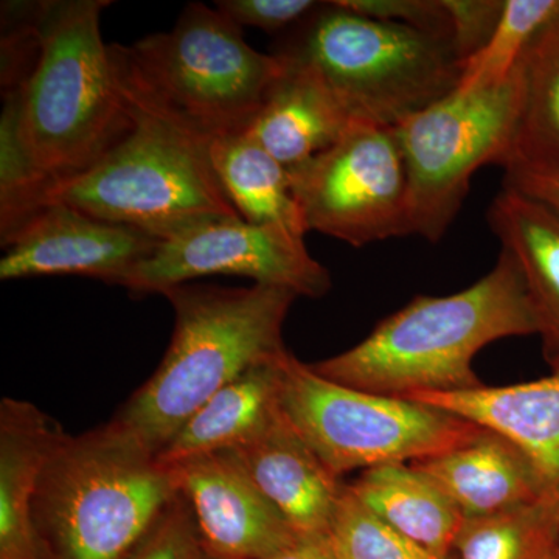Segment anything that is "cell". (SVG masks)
Wrapping results in <instances>:
<instances>
[{
    "mask_svg": "<svg viewBox=\"0 0 559 559\" xmlns=\"http://www.w3.org/2000/svg\"><path fill=\"white\" fill-rule=\"evenodd\" d=\"M108 0L35 3L36 46L5 92L0 143L14 146L40 191L90 168L132 127L100 17ZM35 201V207H36Z\"/></svg>",
    "mask_w": 559,
    "mask_h": 559,
    "instance_id": "6da1fadb",
    "label": "cell"
},
{
    "mask_svg": "<svg viewBox=\"0 0 559 559\" xmlns=\"http://www.w3.org/2000/svg\"><path fill=\"white\" fill-rule=\"evenodd\" d=\"M322 2L314 0H219L216 9L235 24L266 33H288L314 13Z\"/></svg>",
    "mask_w": 559,
    "mask_h": 559,
    "instance_id": "f1b7e54d",
    "label": "cell"
},
{
    "mask_svg": "<svg viewBox=\"0 0 559 559\" xmlns=\"http://www.w3.org/2000/svg\"><path fill=\"white\" fill-rule=\"evenodd\" d=\"M202 554L193 511L179 495L127 559H200Z\"/></svg>",
    "mask_w": 559,
    "mask_h": 559,
    "instance_id": "4316f807",
    "label": "cell"
},
{
    "mask_svg": "<svg viewBox=\"0 0 559 559\" xmlns=\"http://www.w3.org/2000/svg\"><path fill=\"white\" fill-rule=\"evenodd\" d=\"M522 60L500 83L451 92L395 130L409 180L411 235L439 242L462 209L471 178L509 164L522 106Z\"/></svg>",
    "mask_w": 559,
    "mask_h": 559,
    "instance_id": "9c48e42d",
    "label": "cell"
},
{
    "mask_svg": "<svg viewBox=\"0 0 559 559\" xmlns=\"http://www.w3.org/2000/svg\"><path fill=\"white\" fill-rule=\"evenodd\" d=\"M307 70L355 123L395 128L457 90L451 38L322 2L275 53Z\"/></svg>",
    "mask_w": 559,
    "mask_h": 559,
    "instance_id": "8992f818",
    "label": "cell"
},
{
    "mask_svg": "<svg viewBox=\"0 0 559 559\" xmlns=\"http://www.w3.org/2000/svg\"><path fill=\"white\" fill-rule=\"evenodd\" d=\"M179 495L173 469L112 419L61 433L33 510L53 559H127Z\"/></svg>",
    "mask_w": 559,
    "mask_h": 559,
    "instance_id": "5b68a950",
    "label": "cell"
},
{
    "mask_svg": "<svg viewBox=\"0 0 559 559\" xmlns=\"http://www.w3.org/2000/svg\"><path fill=\"white\" fill-rule=\"evenodd\" d=\"M380 520L439 559H451L463 514L423 471L412 463H388L362 471L348 485Z\"/></svg>",
    "mask_w": 559,
    "mask_h": 559,
    "instance_id": "44dd1931",
    "label": "cell"
},
{
    "mask_svg": "<svg viewBox=\"0 0 559 559\" xmlns=\"http://www.w3.org/2000/svg\"><path fill=\"white\" fill-rule=\"evenodd\" d=\"M288 353L257 364L194 412L157 452L162 465L175 466L213 452L234 451L263 432L282 412L280 380Z\"/></svg>",
    "mask_w": 559,
    "mask_h": 559,
    "instance_id": "ac0fdd59",
    "label": "cell"
},
{
    "mask_svg": "<svg viewBox=\"0 0 559 559\" xmlns=\"http://www.w3.org/2000/svg\"><path fill=\"white\" fill-rule=\"evenodd\" d=\"M559 14V0H506L491 38L462 62L457 91L500 83L520 64L530 44Z\"/></svg>",
    "mask_w": 559,
    "mask_h": 559,
    "instance_id": "d4e9b609",
    "label": "cell"
},
{
    "mask_svg": "<svg viewBox=\"0 0 559 559\" xmlns=\"http://www.w3.org/2000/svg\"><path fill=\"white\" fill-rule=\"evenodd\" d=\"M488 221L520 267L549 362L559 356V216L540 202L506 189L492 201Z\"/></svg>",
    "mask_w": 559,
    "mask_h": 559,
    "instance_id": "ffe728a7",
    "label": "cell"
},
{
    "mask_svg": "<svg viewBox=\"0 0 559 559\" xmlns=\"http://www.w3.org/2000/svg\"><path fill=\"white\" fill-rule=\"evenodd\" d=\"M412 465L447 492L465 520L551 499L532 460L516 444L488 429L462 447Z\"/></svg>",
    "mask_w": 559,
    "mask_h": 559,
    "instance_id": "2e32d148",
    "label": "cell"
},
{
    "mask_svg": "<svg viewBox=\"0 0 559 559\" xmlns=\"http://www.w3.org/2000/svg\"><path fill=\"white\" fill-rule=\"evenodd\" d=\"M551 559H559V554L557 555V557H554V558H551Z\"/></svg>",
    "mask_w": 559,
    "mask_h": 559,
    "instance_id": "836d02e7",
    "label": "cell"
},
{
    "mask_svg": "<svg viewBox=\"0 0 559 559\" xmlns=\"http://www.w3.org/2000/svg\"><path fill=\"white\" fill-rule=\"evenodd\" d=\"M289 175L308 231L353 248L411 235L409 180L393 128L355 123Z\"/></svg>",
    "mask_w": 559,
    "mask_h": 559,
    "instance_id": "30bf717a",
    "label": "cell"
},
{
    "mask_svg": "<svg viewBox=\"0 0 559 559\" xmlns=\"http://www.w3.org/2000/svg\"><path fill=\"white\" fill-rule=\"evenodd\" d=\"M264 559H337L331 550L326 536L320 538H297L285 549L275 551Z\"/></svg>",
    "mask_w": 559,
    "mask_h": 559,
    "instance_id": "1f68e13d",
    "label": "cell"
},
{
    "mask_svg": "<svg viewBox=\"0 0 559 559\" xmlns=\"http://www.w3.org/2000/svg\"><path fill=\"white\" fill-rule=\"evenodd\" d=\"M524 106L507 168L559 171V14L522 57Z\"/></svg>",
    "mask_w": 559,
    "mask_h": 559,
    "instance_id": "603a6c76",
    "label": "cell"
},
{
    "mask_svg": "<svg viewBox=\"0 0 559 559\" xmlns=\"http://www.w3.org/2000/svg\"><path fill=\"white\" fill-rule=\"evenodd\" d=\"M132 127L86 170L50 183L44 202L164 241L202 221L241 218L210 162L209 146L132 112Z\"/></svg>",
    "mask_w": 559,
    "mask_h": 559,
    "instance_id": "52a82bcc",
    "label": "cell"
},
{
    "mask_svg": "<svg viewBox=\"0 0 559 559\" xmlns=\"http://www.w3.org/2000/svg\"><path fill=\"white\" fill-rule=\"evenodd\" d=\"M176 325L160 366L116 421L157 454L198 409L257 364L277 359L297 299L277 286L179 285L165 290Z\"/></svg>",
    "mask_w": 559,
    "mask_h": 559,
    "instance_id": "277c9868",
    "label": "cell"
},
{
    "mask_svg": "<svg viewBox=\"0 0 559 559\" xmlns=\"http://www.w3.org/2000/svg\"><path fill=\"white\" fill-rule=\"evenodd\" d=\"M559 554V503L539 500L463 521L451 559H551Z\"/></svg>",
    "mask_w": 559,
    "mask_h": 559,
    "instance_id": "cb8c5ba5",
    "label": "cell"
},
{
    "mask_svg": "<svg viewBox=\"0 0 559 559\" xmlns=\"http://www.w3.org/2000/svg\"><path fill=\"white\" fill-rule=\"evenodd\" d=\"M550 377L503 388L418 393L409 400L429 404L506 437L543 477L549 496L559 503V358Z\"/></svg>",
    "mask_w": 559,
    "mask_h": 559,
    "instance_id": "9a60e30c",
    "label": "cell"
},
{
    "mask_svg": "<svg viewBox=\"0 0 559 559\" xmlns=\"http://www.w3.org/2000/svg\"><path fill=\"white\" fill-rule=\"evenodd\" d=\"M109 51L128 109L205 146L246 134L285 72L282 58L252 49L240 25L198 2L170 32Z\"/></svg>",
    "mask_w": 559,
    "mask_h": 559,
    "instance_id": "3957f363",
    "label": "cell"
},
{
    "mask_svg": "<svg viewBox=\"0 0 559 559\" xmlns=\"http://www.w3.org/2000/svg\"><path fill=\"white\" fill-rule=\"evenodd\" d=\"M527 334H539L538 318L516 261L502 250L469 288L415 297L358 345L311 367L337 384L399 399L460 392L484 385L473 370L481 348Z\"/></svg>",
    "mask_w": 559,
    "mask_h": 559,
    "instance_id": "7a4b0ae2",
    "label": "cell"
},
{
    "mask_svg": "<svg viewBox=\"0 0 559 559\" xmlns=\"http://www.w3.org/2000/svg\"><path fill=\"white\" fill-rule=\"evenodd\" d=\"M337 2L362 16L409 25L418 31L451 38L450 13L443 0H337Z\"/></svg>",
    "mask_w": 559,
    "mask_h": 559,
    "instance_id": "83f0119b",
    "label": "cell"
},
{
    "mask_svg": "<svg viewBox=\"0 0 559 559\" xmlns=\"http://www.w3.org/2000/svg\"><path fill=\"white\" fill-rule=\"evenodd\" d=\"M280 406L336 477L388 463H412L468 443L480 426L409 399L347 388L285 356Z\"/></svg>",
    "mask_w": 559,
    "mask_h": 559,
    "instance_id": "ba28073f",
    "label": "cell"
},
{
    "mask_svg": "<svg viewBox=\"0 0 559 559\" xmlns=\"http://www.w3.org/2000/svg\"><path fill=\"white\" fill-rule=\"evenodd\" d=\"M326 539L337 559H439L371 513L348 485Z\"/></svg>",
    "mask_w": 559,
    "mask_h": 559,
    "instance_id": "484cf974",
    "label": "cell"
},
{
    "mask_svg": "<svg viewBox=\"0 0 559 559\" xmlns=\"http://www.w3.org/2000/svg\"><path fill=\"white\" fill-rule=\"evenodd\" d=\"M190 503L202 550L216 559H264L299 538L229 451L168 466Z\"/></svg>",
    "mask_w": 559,
    "mask_h": 559,
    "instance_id": "4fadbf2b",
    "label": "cell"
},
{
    "mask_svg": "<svg viewBox=\"0 0 559 559\" xmlns=\"http://www.w3.org/2000/svg\"><path fill=\"white\" fill-rule=\"evenodd\" d=\"M451 20V38L460 62L477 53L491 38L502 16L503 0H443Z\"/></svg>",
    "mask_w": 559,
    "mask_h": 559,
    "instance_id": "f546056e",
    "label": "cell"
},
{
    "mask_svg": "<svg viewBox=\"0 0 559 559\" xmlns=\"http://www.w3.org/2000/svg\"><path fill=\"white\" fill-rule=\"evenodd\" d=\"M353 124L355 121L311 73L285 62V72L246 135L286 168H293L331 148Z\"/></svg>",
    "mask_w": 559,
    "mask_h": 559,
    "instance_id": "d6986e66",
    "label": "cell"
},
{
    "mask_svg": "<svg viewBox=\"0 0 559 559\" xmlns=\"http://www.w3.org/2000/svg\"><path fill=\"white\" fill-rule=\"evenodd\" d=\"M62 430L35 404L0 403V559H53L35 520L40 469Z\"/></svg>",
    "mask_w": 559,
    "mask_h": 559,
    "instance_id": "e0dca14e",
    "label": "cell"
},
{
    "mask_svg": "<svg viewBox=\"0 0 559 559\" xmlns=\"http://www.w3.org/2000/svg\"><path fill=\"white\" fill-rule=\"evenodd\" d=\"M506 189L540 202L559 216V171L510 167L506 170Z\"/></svg>",
    "mask_w": 559,
    "mask_h": 559,
    "instance_id": "4dcf8cb0",
    "label": "cell"
},
{
    "mask_svg": "<svg viewBox=\"0 0 559 559\" xmlns=\"http://www.w3.org/2000/svg\"><path fill=\"white\" fill-rule=\"evenodd\" d=\"M209 156L242 219L305 240L308 227L293 191L289 168L246 134L213 140Z\"/></svg>",
    "mask_w": 559,
    "mask_h": 559,
    "instance_id": "7402d4cb",
    "label": "cell"
},
{
    "mask_svg": "<svg viewBox=\"0 0 559 559\" xmlns=\"http://www.w3.org/2000/svg\"><path fill=\"white\" fill-rule=\"evenodd\" d=\"M240 275L255 285L319 299L331 289L330 272L312 259L305 240L242 218L202 221L159 242L121 283L131 294H164L190 280Z\"/></svg>",
    "mask_w": 559,
    "mask_h": 559,
    "instance_id": "8fae6325",
    "label": "cell"
},
{
    "mask_svg": "<svg viewBox=\"0 0 559 559\" xmlns=\"http://www.w3.org/2000/svg\"><path fill=\"white\" fill-rule=\"evenodd\" d=\"M300 538L329 535L345 484L280 412L255 439L229 451Z\"/></svg>",
    "mask_w": 559,
    "mask_h": 559,
    "instance_id": "5bb4252c",
    "label": "cell"
},
{
    "mask_svg": "<svg viewBox=\"0 0 559 559\" xmlns=\"http://www.w3.org/2000/svg\"><path fill=\"white\" fill-rule=\"evenodd\" d=\"M159 242L130 227L92 218L64 202H44L2 235L0 280L84 275L121 286Z\"/></svg>",
    "mask_w": 559,
    "mask_h": 559,
    "instance_id": "7c38bea8",
    "label": "cell"
},
{
    "mask_svg": "<svg viewBox=\"0 0 559 559\" xmlns=\"http://www.w3.org/2000/svg\"><path fill=\"white\" fill-rule=\"evenodd\" d=\"M200 559H216V558H213V557H210V555L205 554H202V557Z\"/></svg>",
    "mask_w": 559,
    "mask_h": 559,
    "instance_id": "d6a6232c",
    "label": "cell"
}]
</instances>
